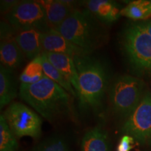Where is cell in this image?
I'll use <instances>...</instances> for the list:
<instances>
[{
	"mask_svg": "<svg viewBox=\"0 0 151 151\" xmlns=\"http://www.w3.org/2000/svg\"><path fill=\"white\" fill-rule=\"evenodd\" d=\"M20 97L41 116L53 120L71 110V94L45 76L33 84H21Z\"/></svg>",
	"mask_w": 151,
	"mask_h": 151,
	"instance_id": "1",
	"label": "cell"
},
{
	"mask_svg": "<svg viewBox=\"0 0 151 151\" xmlns=\"http://www.w3.org/2000/svg\"><path fill=\"white\" fill-rule=\"evenodd\" d=\"M74 62L78 73L77 92L79 107L82 110H94L101 106L108 86V70L102 62L90 56H78Z\"/></svg>",
	"mask_w": 151,
	"mask_h": 151,
	"instance_id": "2",
	"label": "cell"
},
{
	"mask_svg": "<svg viewBox=\"0 0 151 151\" xmlns=\"http://www.w3.org/2000/svg\"><path fill=\"white\" fill-rule=\"evenodd\" d=\"M54 29L90 53L102 46L107 37L106 30L100 25L98 19L88 10L74 9Z\"/></svg>",
	"mask_w": 151,
	"mask_h": 151,
	"instance_id": "3",
	"label": "cell"
},
{
	"mask_svg": "<svg viewBox=\"0 0 151 151\" xmlns=\"http://www.w3.org/2000/svg\"><path fill=\"white\" fill-rule=\"evenodd\" d=\"M122 50L137 71L151 73V35L143 24L127 26L121 37Z\"/></svg>",
	"mask_w": 151,
	"mask_h": 151,
	"instance_id": "4",
	"label": "cell"
},
{
	"mask_svg": "<svg viewBox=\"0 0 151 151\" xmlns=\"http://www.w3.org/2000/svg\"><path fill=\"white\" fill-rule=\"evenodd\" d=\"M143 83L140 79L124 75L114 81L110 90L113 110L121 116H129L141 102Z\"/></svg>",
	"mask_w": 151,
	"mask_h": 151,
	"instance_id": "5",
	"label": "cell"
},
{
	"mask_svg": "<svg viewBox=\"0 0 151 151\" xmlns=\"http://www.w3.org/2000/svg\"><path fill=\"white\" fill-rule=\"evenodd\" d=\"M5 18L16 31L37 29L45 32L50 29L45 11L38 1H18Z\"/></svg>",
	"mask_w": 151,
	"mask_h": 151,
	"instance_id": "6",
	"label": "cell"
},
{
	"mask_svg": "<svg viewBox=\"0 0 151 151\" xmlns=\"http://www.w3.org/2000/svg\"><path fill=\"white\" fill-rule=\"evenodd\" d=\"M3 116L16 137L28 136L35 139L40 137L42 124L41 118L23 104L11 103Z\"/></svg>",
	"mask_w": 151,
	"mask_h": 151,
	"instance_id": "7",
	"label": "cell"
},
{
	"mask_svg": "<svg viewBox=\"0 0 151 151\" xmlns=\"http://www.w3.org/2000/svg\"><path fill=\"white\" fill-rule=\"evenodd\" d=\"M122 131L141 142L151 143V94H146L128 116Z\"/></svg>",
	"mask_w": 151,
	"mask_h": 151,
	"instance_id": "8",
	"label": "cell"
},
{
	"mask_svg": "<svg viewBox=\"0 0 151 151\" xmlns=\"http://www.w3.org/2000/svg\"><path fill=\"white\" fill-rule=\"evenodd\" d=\"M0 58L1 65L14 70L21 65L24 55L16 41V30L8 22H1Z\"/></svg>",
	"mask_w": 151,
	"mask_h": 151,
	"instance_id": "9",
	"label": "cell"
},
{
	"mask_svg": "<svg viewBox=\"0 0 151 151\" xmlns=\"http://www.w3.org/2000/svg\"><path fill=\"white\" fill-rule=\"evenodd\" d=\"M41 43L43 52L65 54L70 56L73 59L76 57L90 54L85 49L67 40L54 29H48L43 32Z\"/></svg>",
	"mask_w": 151,
	"mask_h": 151,
	"instance_id": "10",
	"label": "cell"
},
{
	"mask_svg": "<svg viewBox=\"0 0 151 151\" xmlns=\"http://www.w3.org/2000/svg\"><path fill=\"white\" fill-rule=\"evenodd\" d=\"M43 32L37 29L16 31V41L27 59L32 60L43 52L41 43Z\"/></svg>",
	"mask_w": 151,
	"mask_h": 151,
	"instance_id": "11",
	"label": "cell"
},
{
	"mask_svg": "<svg viewBox=\"0 0 151 151\" xmlns=\"http://www.w3.org/2000/svg\"><path fill=\"white\" fill-rule=\"evenodd\" d=\"M38 1L45 11L50 29H55L59 26L74 10L71 1L60 0H41Z\"/></svg>",
	"mask_w": 151,
	"mask_h": 151,
	"instance_id": "12",
	"label": "cell"
},
{
	"mask_svg": "<svg viewBox=\"0 0 151 151\" xmlns=\"http://www.w3.org/2000/svg\"><path fill=\"white\" fill-rule=\"evenodd\" d=\"M50 63L67 78L74 88L76 92L79 89L78 73L74 60L70 56L62 53L44 52Z\"/></svg>",
	"mask_w": 151,
	"mask_h": 151,
	"instance_id": "13",
	"label": "cell"
},
{
	"mask_svg": "<svg viewBox=\"0 0 151 151\" xmlns=\"http://www.w3.org/2000/svg\"><path fill=\"white\" fill-rule=\"evenodd\" d=\"M81 151H109V138L106 131L96 127L87 132L81 142Z\"/></svg>",
	"mask_w": 151,
	"mask_h": 151,
	"instance_id": "14",
	"label": "cell"
},
{
	"mask_svg": "<svg viewBox=\"0 0 151 151\" xmlns=\"http://www.w3.org/2000/svg\"><path fill=\"white\" fill-rule=\"evenodd\" d=\"M16 97V90L11 71L0 66V108L2 109Z\"/></svg>",
	"mask_w": 151,
	"mask_h": 151,
	"instance_id": "15",
	"label": "cell"
},
{
	"mask_svg": "<svg viewBox=\"0 0 151 151\" xmlns=\"http://www.w3.org/2000/svg\"><path fill=\"white\" fill-rule=\"evenodd\" d=\"M42 59L43 71L44 75L48 78L51 79L56 83L64 88L66 91L69 92L71 95L73 97H77V94L74 88L71 86V84L67 80V78L60 72L49 61L46 55L44 52H42L41 55Z\"/></svg>",
	"mask_w": 151,
	"mask_h": 151,
	"instance_id": "16",
	"label": "cell"
},
{
	"mask_svg": "<svg viewBox=\"0 0 151 151\" xmlns=\"http://www.w3.org/2000/svg\"><path fill=\"white\" fill-rule=\"evenodd\" d=\"M121 16L133 20L149 18L151 17V1L145 0L132 1L122 9Z\"/></svg>",
	"mask_w": 151,
	"mask_h": 151,
	"instance_id": "17",
	"label": "cell"
},
{
	"mask_svg": "<svg viewBox=\"0 0 151 151\" xmlns=\"http://www.w3.org/2000/svg\"><path fill=\"white\" fill-rule=\"evenodd\" d=\"M41 55L31 60V62L24 68L20 76L21 84L35 83L45 76L43 71Z\"/></svg>",
	"mask_w": 151,
	"mask_h": 151,
	"instance_id": "18",
	"label": "cell"
},
{
	"mask_svg": "<svg viewBox=\"0 0 151 151\" xmlns=\"http://www.w3.org/2000/svg\"><path fill=\"white\" fill-rule=\"evenodd\" d=\"M18 144L3 115L0 116V151H17Z\"/></svg>",
	"mask_w": 151,
	"mask_h": 151,
	"instance_id": "19",
	"label": "cell"
},
{
	"mask_svg": "<svg viewBox=\"0 0 151 151\" xmlns=\"http://www.w3.org/2000/svg\"><path fill=\"white\" fill-rule=\"evenodd\" d=\"M35 151H69L65 140L61 138H51L41 143Z\"/></svg>",
	"mask_w": 151,
	"mask_h": 151,
	"instance_id": "20",
	"label": "cell"
},
{
	"mask_svg": "<svg viewBox=\"0 0 151 151\" xmlns=\"http://www.w3.org/2000/svg\"><path fill=\"white\" fill-rule=\"evenodd\" d=\"M116 4V3L113 2V1L106 0L105 3L100 6L99 11H98L97 14L95 16L96 18L99 20L104 22Z\"/></svg>",
	"mask_w": 151,
	"mask_h": 151,
	"instance_id": "21",
	"label": "cell"
},
{
	"mask_svg": "<svg viewBox=\"0 0 151 151\" xmlns=\"http://www.w3.org/2000/svg\"><path fill=\"white\" fill-rule=\"evenodd\" d=\"M134 139L131 136L124 135L122 137L117 151H129L134 147Z\"/></svg>",
	"mask_w": 151,
	"mask_h": 151,
	"instance_id": "22",
	"label": "cell"
},
{
	"mask_svg": "<svg viewBox=\"0 0 151 151\" xmlns=\"http://www.w3.org/2000/svg\"><path fill=\"white\" fill-rule=\"evenodd\" d=\"M106 1V0H90V1H86V4L87 10L95 17L100 6L103 5Z\"/></svg>",
	"mask_w": 151,
	"mask_h": 151,
	"instance_id": "23",
	"label": "cell"
},
{
	"mask_svg": "<svg viewBox=\"0 0 151 151\" xmlns=\"http://www.w3.org/2000/svg\"><path fill=\"white\" fill-rule=\"evenodd\" d=\"M121 11L122 9H120L119 6L117 4H116L108 17L105 20L104 22L111 23V22L116 21V20H117L119 18V17L121 16Z\"/></svg>",
	"mask_w": 151,
	"mask_h": 151,
	"instance_id": "24",
	"label": "cell"
},
{
	"mask_svg": "<svg viewBox=\"0 0 151 151\" xmlns=\"http://www.w3.org/2000/svg\"><path fill=\"white\" fill-rule=\"evenodd\" d=\"M18 1H1V13H7L14 6Z\"/></svg>",
	"mask_w": 151,
	"mask_h": 151,
	"instance_id": "25",
	"label": "cell"
},
{
	"mask_svg": "<svg viewBox=\"0 0 151 151\" xmlns=\"http://www.w3.org/2000/svg\"><path fill=\"white\" fill-rule=\"evenodd\" d=\"M144 25V27H146V29L148 31V32L151 35V22H148L146 23L143 24Z\"/></svg>",
	"mask_w": 151,
	"mask_h": 151,
	"instance_id": "26",
	"label": "cell"
},
{
	"mask_svg": "<svg viewBox=\"0 0 151 151\" xmlns=\"http://www.w3.org/2000/svg\"></svg>",
	"mask_w": 151,
	"mask_h": 151,
	"instance_id": "27",
	"label": "cell"
}]
</instances>
